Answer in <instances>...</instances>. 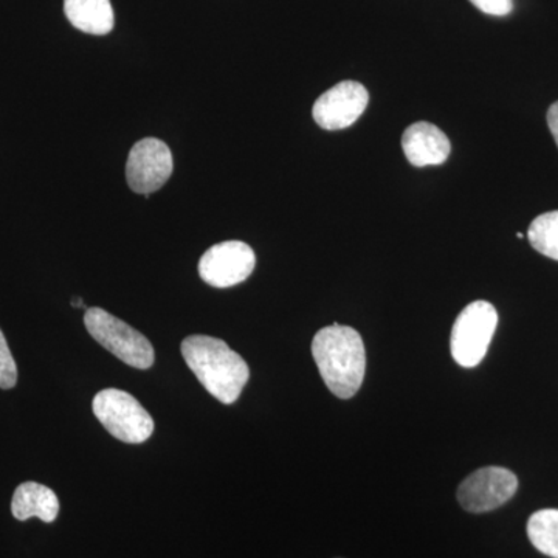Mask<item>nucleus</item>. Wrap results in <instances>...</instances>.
I'll return each mask as SVG.
<instances>
[{
  "label": "nucleus",
  "mask_w": 558,
  "mask_h": 558,
  "mask_svg": "<svg viewBox=\"0 0 558 558\" xmlns=\"http://www.w3.org/2000/svg\"><path fill=\"white\" fill-rule=\"evenodd\" d=\"M312 355L326 387L339 399L357 395L365 379L366 351L357 330L332 325L315 333Z\"/></svg>",
  "instance_id": "1"
},
{
  "label": "nucleus",
  "mask_w": 558,
  "mask_h": 558,
  "mask_svg": "<svg viewBox=\"0 0 558 558\" xmlns=\"http://www.w3.org/2000/svg\"><path fill=\"white\" fill-rule=\"evenodd\" d=\"M180 349L186 365L213 398L226 405L240 399L250 379V369L247 362L226 341L209 336H190Z\"/></svg>",
  "instance_id": "2"
},
{
  "label": "nucleus",
  "mask_w": 558,
  "mask_h": 558,
  "mask_svg": "<svg viewBox=\"0 0 558 558\" xmlns=\"http://www.w3.org/2000/svg\"><path fill=\"white\" fill-rule=\"evenodd\" d=\"M84 325L94 340L126 365L137 369H149L154 365L156 354L153 344L123 319L113 317L101 307H89L84 314Z\"/></svg>",
  "instance_id": "3"
},
{
  "label": "nucleus",
  "mask_w": 558,
  "mask_h": 558,
  "mask_svg": "<svg viewBox=\"0 0 558 558\" xmlns=\"http://www.w3.org/2000/svg\"><path fill=\"white\" fill-rule=\"evenodd\" d=\"M92 409L102 427L121 442L142 444L153 435V417L130 392L102 389L95 396Z\"/></svg>",
  "instance_id": "4"
},
{
  "label": "nucleus",
  "mask_w": 558,
  "mask_h": 558,
  "mask_svg": "<svg viewBox=\"0 0 558 558\" xmlns=\"http://www.w3.org/2000/svg\"><path fill=\"white\" fill-rule=\"evenodd\" d=\"M498 326V312L488 301H473L451 329L450 349L462 368H475L486 357Z\"/></svg>",
  "instance_id": "5"
},
{
  "label": "nucleus",
  "mask_w": 558,
  "mask_h": 558,
  "mask_svg": "<svg viewBox=\"0 0 558 558\" xmlns=\"http://www.w3.org/2000/svg\"><path fill=\"white\" fill-rule=\"evenodd\" d=\"M517 488L519 478L515 473L502 468H484L462 481L458 501L468 512H490L512 499Z\"/></svg>",
  "instance_id": "6"
},
{
  "label": "nucleus",
  "mask_w": 558,
  "mask_h": 558,
  "mask_svg": "<svg viewBox=\"0 0 558 558\" xmlns=\"http://www.w3.org/2000/svg\"><path fill=\"white\" fill-rule=\"evenodd\" d=\"M256 256L241 241H226L209 247L199 263V275L213 288L227 289L241 284L253 274Z\"/></svg>",
  "instance_id": "7"
},
{
  "label": "nucleus",
  "mask_w": 558,
  "mask_h": 558,
  "mask_svg": "<svg viewBox=\"0 0 558 558\" xmlns=\"http://www.w3.org/2000/svg\"><path fill=\"white\" fill-rule=\"evenodd\" d=\"M174 170L171 149L159 138H143L132 146L126 163V179L134 193L160 190Z\"/></svg>",
  "instance_id": "8"
},
{
  "label": "nucleus",
  "mask_w": 558,
  "mask_h": 558,
  "mask_svg": "<svg viewBox=\"0 0 558 558\" xmlns=\"http://www.w3.org/2000/svg\"><path fill=\"white\" fill-rule=\"evenodd\" d=\"M368 101L369 94L365 86L355 81H343L315 101L312 116L323 130H347L363 116Z\"/></svg>",
  "instance_id": "9"
},
{
  "label": "nucleus",
  "mask_w": 558,
  "mask_h": 558,
  "mask_svg": "<svg viewBox=\"0 0 558 558\" xmlns=\"http://www.w3.org/2000/svg\"><path fill=\"white\" fill-rule=\"evenodd\" d=\"M402 149L413 167L442 165L449 159L450 140L435 124L417 121L403 132Z\"/></svg>",
  "instance_id": "10"
},
{
  "label": "nucleus",
  "mask_w": 558,
  "mask_h": 558,
  "mask_svg": "<svg viewBox=\"0 0 558 558\" xmlns=\"http://www.w3.org/2000/svg\"><path fill=\"white\" fill-rule=\"evenodd\" d=\"M11 512L14 519L27 521L32 517L43 520L44 523H53L60 513V499L51 488L39 483L21 484L13 495Z\"/></svg>",
  "instance_id": "11"
},
{
  "label": "nucleus",
  "mask_w": 558,
  "mask_h": 558,
  "mask_svg": "<svg viewBox=\"0 0 558 558\" xmlns=\"http://www.w3.org/2000/svg\"><path fill=\"white\" fill-rule=\"evenodd\" d=\"M64 13L73 27L89 35L105 36L113 31L110 0H64Z\"/></svg>",
  "instance_id": "12"
},
{
  "label": "nucleus",
  "mask_w": 558,
  "mask_h": 558,
  "mask_svg": "<svg viewBox=\"0 0 558 558\" xmlns=\"http://www.w3.org/2000/svg\"><path fill=\"white\" fill-rule=\"evenodd\" d=\"M527 537L534 548L558 558V509H543L527 521Z\"/></svg>",
  "instance_id": "13"
},
{
  "label": "nucleus",
  "mask_w": 558,
  "mask_h": 558,
  "mask_svg": "<svg viewBox=\"0 0 558 558\" xmlns=\"http://www.w3.org/2000/svg\"><path fill=\"white\" fill-rule=\"evenodd\" d=\"M527 238L538 253L558 260V211L545 213L532 220Z\"/></svg>",
  "instance_id": "14"
},
{
  "label": "nucleus",
  "mask_w": 558,
  "mask_h": 558,
  "mask_svg": "<svg viewBox=\"0 0 558 558\" xmlns=\"http://www.w3.org/2000/svg\"><path fill=\"white\" fill-rule=\"evenodd\" d=\"M17 381V366L14 362L13 355L0 330V388L11 389L14 388Z\"/></svg>",
  "instance_id": "15"
},
{
  "label": "nucleus",
  "mask_w": 558,
  "mask_h": 558,
  "mask_svg": "<svg viewBox=\"0 0 558 558\" xmlns=\"http://www.w3.org/2000/svg\"><path fill=\"white\" fill-rule=\"evenodd\" d=\"M476 9L490 16H508L512 13V0H470Z\"/></svg>",
  "instance_id": "16"
},
{
  "label": "nucleus",
  "mask_w": 558,
  "mask_h": 558,
  "mask_svg": "<svg viewBox=\"0 0 558 558\" xmlns=\"http://www.w3.org/2000/svg\"><path fill=\"white\" fill-rule=\"evenodd\" d=\"M548 126L558 146V101L554 102L548 110Z\"/></svg>",
  "instance_id": "17"
},
{
  "label": "nucleus",
  "mask_w": 558,
  "mask_h": 558,
  "mask_svg": "<svg viewBox=\"0 0 558 558\" xmlns=\"http://www.w3.org/2000/svg\"><path fill=\"white\" fill-rule=\"evenodd\" d=\"M72 306L84 307L83 300H81V299H78V296H76V299L72 300Z\"/></svg>",
  "instance_id": "18"
}]
</instances>
